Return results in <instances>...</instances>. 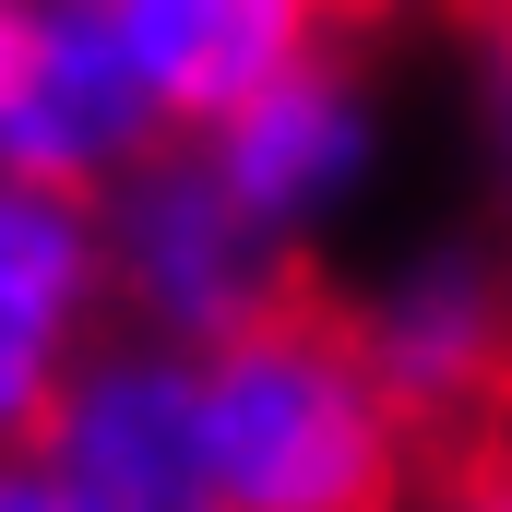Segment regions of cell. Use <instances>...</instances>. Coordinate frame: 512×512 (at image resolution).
Wrapping results in <instances>:
<instances>
[{
    "mask_svg": "<svg viewBox=\"0 0 512 512\" xmlns=\"http://www.w3.org/2000/svg\"><path fill=\"white\" fill-rule=\"evenodd\" d=\"M191 370H203L215 512H405L417 417L346 310L286 298L227 346H203Z\"/></svg>",
    "mask_w": 512,
    "mask_h": 512,
    "instance_id": "1",
    "label": "cell"
},
{
    "mask_svg": "<svg viewBox=\"0 0 512 512\" xmlns=\"http://www.w3.org/2000/svg\"><path fill=\"white\" fill-rule=\"evenodd\" d=\"M96 215H108V298H120L131 334H155V346L203 358L239 322L298 298V239L203 155V131L131 155L120 179L96 191Z\"/></svg>",
    "mask_w": 512,
    "mask_h": 512,
    "instance_id": "2",
    "label": "cell"
},
{
    "mask_svg": "<svg viewBox=\"0 0 512 512\" xmlns=\"http://www.w3.org/2000/svg\"><path fill=\"white\" fill-rule=\"evenodd\" d=\"M167 120L131 72L108 0H0V167L108 191L131 155H155Z\"/></svg>",
    "mask_w": 512,
    "mask_h": 512,
    "instance_id": "3",
    "label": "cell"
},
{
    "mask_svg": "<svg viewBox=\"0 0 512 512\" xmlns=\"http://www.w3.org/2000/svg\"><path fill=\"white\" fill-rule=\"evenodd\" d=\"M36 453L84 489V512H215L203 370H191V346H155V334H108L48 405Z\"/></svg>",
    "mask_w": 512,
    "mask_h": 512,
    "instance_id": "4",
    "label": "cell"
},
{
    "mask_svg": "<svg viewBox=\"0 0 512 512\" xmlns=\"http://www.w3.org/2000/svg\"><path fill=\"white\" fill-rule=\"evenodd\" d=\"M108 215L96 191L0 167V441H36L72 370L108 346Z\"/></svg>",
    "mask_w": 512,
    "mask_h": 512,
    "instance_id": "5",
    "label": "cell"
},
{
    "mask_svg": "<svg viewBox=\"0 0 512 512\" xmlns=\"http://www.w3.org/2000/svg\"><path fill=\"white\" fill-rule=\"evenodd\" d=\"M203 155L251 191L286 239H310V227H334V215L370 191V167H382V108H370V84L322 48V60L274 72L251 108H227V120L203 131Z\"/></svg>",
    "mask_w": 512,
    "mask_h": 512,
    "instance_id": "6",
    "label": "cell"
},
{
    "mask_svg": "<svg viewBox=\"0 0 512 512\" xmlns=\"http://www.w3.org/2000/svg\"><path fill=\"white\" fill-rule=\"evenodd\" d=\"M334 12L346 0H108V24H120V48H131V72H143L167 131H215L274 72L322 60Z\"/></svg>",
    "mask_w": 512,
    "mask_h": 512,
    "instance_id": "7",
    "label": "cell"
},
{
    "mask_svg": "<svg viewBox=\"0 0 512 512\" xmlns=\"http://www.w3.org/2000/svg\"><path fill=\"white\" fill-rule=\"evenodd\" d=\"M346 322L382 358V382L405 393V417H453L512 382V298L477 251H405Z\"/></svg>",
    "mask_w": 512,
    "mask_h": 512,
    "instance_id": "8",
    "label": "cell"
},
{
    "mask_svg": "<svg viewBox=\"0 0 512 512\" xmlns=\"http://www.w3.org/2000/svg\"><path fill=\"white\" fill-rule=\"evenodd\" d=\"M0 512H84V489H72L36 441H0Z\"/></svg>",
    "mask_w": 512,
    "mask_h": 512,
    "instance_id": "9",
    "label": "cell"
},
{
    "mask_svg": "<svg viewBox=\"0 0 512 512\" xmlns=\"http://www.w3.org/2000/svg\"><path fill=\"white\" fill-rule=\"evenodd\" d=\"M489 12V60H512V0H477Z\"/></svg>",
    "mask_w": 512,
    "mask_h": 512,
    "instance_id": "10",
    "label": "cell"
}]
</instances>
